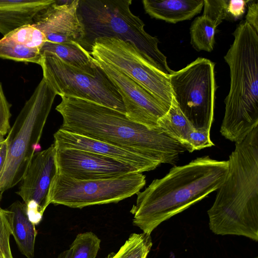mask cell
Here are the masks:
<instances>
[{
	"mask_svg": "<svg viewBox=\"0 0 258 258\" xmlns=\"http://www.w3.org/2000/svg\"><path fill=\"white\" fill-rule=\"evenodd\" d=\"M55 109L60 128L101 141L160 163L174 164L184 146L158 129L136 123L125 113L84 99L61 96Z\"/></svg>",
	"mask_w": 258,
	"mask_h": 258,
	"instance_id": "obj_1",
	"label": "cell"
},
{
	"mask_svg": "<svg viewBox=\"0 0 258 258\" xmlns=\"http://www.w3.org/2000/svg\"><path fill=\"white\" fill-rule=\"evenodd\" d=\"M228 161L209 156L175 166L163 177L155 179L137 195L131 213L133 224L151 235L162 223L217 190L223 181Z\"/></svg>",
	"mask_w": 258,
	"mask_h": 258,
	"instance_id": "obj_2",
	"label": "cell"
},
{
	"mask_svg": "<svg viewBox=\"0 0 258 258\" xmlns=\"http://www.w3.org/2000/svg\"><path fill=\"white\" fill-rule=\"evenodd\" d=\"M225 178L207 213L211 231L258 241V126L229 155Z\"/></svg>",
	"mask_w": 258,
	"mask_h": 258,
	"instance_id": "obj_3",
	"label": "cell"
},
{
	"mask_svg": "<svg viewBox=\"0 0 258 258\" xmlns=\"http://www.w3.org/2000/svg\"><path fill=\"white\" fill-rule=\"evenodd\" d=\"M233 35V42L224 56L230 86L220 131L238 143L258 126V33L243 21Z\"/></svg>",
	"mask_w": 258,
	"mask_h": 258,
	"instance_id": "obj_4",
	"label": "cell"
},
{
	"mask_svg": "<svg viewBox=\"0 0 258 258\" xmlns=\"http://www.w3.org/2000/svg\"><path fill=\"white\" fill-rule=\"evenodd\" d=\"M132 0H79L78 14L84 29L79 44L90 53L95 41L114 37L132 43L145 58L167 76L174 72L158 48V39L148 34L145 24L131 10Z\"/></svg>",
	"mask_w": 258,
	"mask_h": 258,
	"instance_id": "obj_5",
	"label": "cell"
},
{
	"mask_svg": "<svg viewBox=\"0 0 258 258\" xmlns=\"http://www.w3.org/2000/svg\"><path fill=\"white\" fill-rule=\"evenodd\" d=\"M56 94L43 78L26 102L6 138L8 152L0 175V193L13 187L25 175L39 142Z\"/></svg>",
	"mask_w": 258,
	"mask_h": 258,
	"instance_id": "obj_6",
	"label": "cell"
},
{
	"mask_svg": "<svg viewBox=\"0 0 258 258\" xmlns=\"http://www.w3.org/2000/svg\"><path fill=\"white\" fill-rule=\"evenodd\" d=\"M40 66L43 78L56 95L84 99L125 114L120 95L98 65L95 71L87 72L67 63L52 52L44 51Z\"/></svg>",
	"mask_w": 258,
	"mask_h": 258,
	"instance_id": "obj_7",
	"label": "cell"
},
{
	"mask_svg": "<svg viewBox=\"0 0 258 258\" xmlns=\"http://www.w3.org/2000/svg\"><path fill=\"white\" fill-rule=\"evenodd\" d=\"M146 182V176L138 172L93 180H79L56 173L51 183L49 203L79 209L116 203L137 194Z\"/></svg>",
	"mask_w": 258,
	"mask_h": 258,
	"instance_id": "obj_8",
	"label": "cell"
},
{
	"mask_svg": "<svg viewBox=\"0 0 258 258\" xmlns=\"http://www.w3.org/2000/svg\"><path fill=\"white\" fill-rule=\"evenodd\" d=\"M214 63L199 57L169 76L173 98L196 129L211 130L216 84Z\"/></svg>",
	"mask_w": 258,
	"mask_h": 258,
	"instance_id": "obj_9",
	"label": "cell"
},
{
	"mask_svg": "<svg viewBox=\"0 0 258 258\" xmlns=\"http://www.w3.org/2000/svg\"><path fill=\"white\" fill-rule=\"evenodd\" d=\"M90 54L127 75L169 108L173 98L169 77L150 64L132 43L114 37L98 38Z\"/></svg>",
	"mask_w": 258,
	"mask_h": 258,
	"instance_id": "obj_10",
	"label": "cell"
},
{
	"mask_svg": "<svg viewBox=\"0 0 258 258\" xmlns=\"http://www.w3.org/2000/svg\"><path fill=\"white\" fill-rule=\"evenodd\" d=\"M54 144L33 155L17 192L23 199L30 221L35 225L41 221L49 205L51 182L57 173Z\"/></svg>",
	"mask_w": 258,
	"mask_h": 258,
	"instance_id": "obj_11",
	"label": "cell"
},
{
	"mask_svg": "<svg viewBox=\"0 0 258 258\" xmlns=\"http://www.w3.org/2000/svg\"><path fill=\"white\" fill-rule=\"evenodd\" d=\"M94 60L120 95L127 117L150 129L159 130L157 122L169 109L123 72L101 60Z\"/></svg>",
	"mask_w": 258,
	"mask_h": 258,
	"instance_id": "obj_12",
	"label": "cell"
},
{
	"mask_svg": "<svg viewBox=\"0 0 258 258\" xmlns=\"http://www.w3.org/2000/svg\"><path fill=\"white\" fill-rule=\"evenodd\" d=\"M55 149L57 173L72 178L107 179L138 172L130 165L95 153L72 148Z\"/></svg>",
	"mask_w": 258,
	"mask_h": 258,
	"instance_id": "obj_13",
	"label": "cell"
},
{
	"mask_svg": "<svg viewBox=\"0 0 258 258\" xmlns=\"http://www.w3.org/2000/svg\"><path fill=\"white\" fill-rule=\"evenodd\" d=\"M79 0L56 1L34 25L45 35L46 41L80 43L84 29L78 14Z\"/></svg>",
	"mask_w": 258,
	"mask_h": 258,
	"instance_id": "obj_14",
	"label": "cell"
},
{
	"mask_svg": "<svg viewBox=\"0 0 258 258\" xmlns=\"http://www.w3.org/2000/svg\"><path fill=\"white\" fill-rule=\"evenodd\" d=\"M53 137L56 148L79 149L112 158L131 165L140 173L153 170L161 164L118 147L60 128Z\"/></svg>",
	"mask_w": 258,
	"mask_h": 258,
	"instance_id": "obj_15",
	"label": "cell"
},
{
	"mask_svg": "<svg viewBox=\"0 0 258 258\" xmlns=\"http://www.w3.org/2000/svg\"><path fill=\"white\" fill-rule=\"evenodd\" d=\"M55 0H0V33L4 36L34 25Z\"/></svg>",
	"mask_w": 258,
	"mask_h": 258,
	"instance_id": "obj_16",
	"label": "cell"
},
{
	"mask_svg": "<svg viewBox=\"0 0 258 258\" xmlns=\"http://www.w3.org/2000/svg\"><path fill=\"white\" fill-rule=\"evenodd\" d=\"M142 3L151 17L174 24L192 19L204 6V0H143Z\"/></svg>",
	"mask_w": 258,
	"mask_h": 258,
	"instance_id": "obj_17",
	"label": "cell"
},
{
	"mask_svg": "<svg viewBox=\"0 0 258 258\" xmlns=\"http://www.w3.org/2000/svg\"><path fill=\"white\" fill-rule=\"evenodd\" d=\"M8 209L11 212L12 235L18 247L27 258H33L37 231L29 218L26 206L17 201Z\"/></svg>",
	"mask_w": 258,
	"mask_h": 258,
	"instance_id": "obj_18",
	"label": "cell"
},
{
	"mask_svg": "<svg viewBox=\"0 0 258 258\" xmlns=\"http://www.w3.org/2000/svg\"><path fill=\"white\" fill-rule=\"evenodd\" d=\"M44 51L52 52L67 63L87 72H93L98 67L90 53L76 42L55 43L46 41L41 49V54Z\"/></svg>",
	"mask_w": 258,
	"mask_h": 258,
	"instance_id": "obj_19",
	"label": "cell"
},
{
	"mask_svg": "<svg viewBox=\"0 0 258 258\" xmlns=\"http://www.w3.org/2000/svg\"><path fill=\"white\" fill-rule=\"evenodd\" d=\"M157 125L160 130L180 143L185 148L188 136L195 128L173 98L168 110L158 120Z\"/></svg>",
	"mask_w": 258,
	"mask_h": 258,
	"instance_id": "obj_20",
	"label": "cell"
},
{
	"mask_svg": "<svg viewBox=\"0 0 258 258\" xmlns=\"http://www.w3.org/2000/svg\"><path fill=\"white\" fill-rule=\"evenodd\" d=\"M217 27L213 21L205 16L196 18L190 27V43L195 49L212 51Z\"/></svg>",
	"mask_w": 258,
	"mask_h": 258,
	"instance_id": "obj_21",
	"label": "cell"
},
{
	"mask_svg": "<svg viewBox=\"0 0 258 258\" xmlns=\"http://www.w3.org/2000/svg\"><path fill=\"white\" fill-rule=\"evenodd\" d=\"M0 57L16 61L33 62L40 65L42 54L38 49L31 48L4 36L0 39Z\"/></svg>",
	"mask_w": 258,
	"mask_h": 258,
	"instance_id": "obj_22",
	"label": "cell"
},
{
	"mask_svg": "<svg viewBox=\"0 0 258 258\" xmlns=\"http://www.w3.org/2000/svg\"><path fill=\"white\" fill-rule=\"evenodd\" d=\"M152 246L151 235L133 233L117 251V258H147Z\"/></svg>",
	"mask_w": 258,
	"mask_h": 258,
	"instance_id": "obj_23",
	"label": "cell"
},
{
	"mask_svg": "<svg viewBox=\"0 0 258 258\" xmlns=\"http://www.w3.org/2000/svg\"><path fill=\"white\" fill-rule=\"evenodd\" d=\"M101 240L93 232L78 234L70 246L71 258H96Z\"/></svg>",
	"mask_w": 258,
	"mask_h": 258,
	"instance_id": "obj_24",
	"label": "cell"
},
{
	"mask_svg": "<svg viewBox=\"0 0 258 258\" xmlns=\"http://www.w3.org/2000/svg\"><path fill=\"white\" fill-rule=\"evenodd\" d=\"M5 36L40 52L46 41L44 34L33 25L19 28Z\"/></svg>",
	"mask_w": 258,
	"mask_h": 258,
	"instance_id": "obj_25",
	"label": "cell"
},
{
	"mask_svg": "<svg viewBox=\"0 0 258 258\" xmlns=\"http://www.w3.org/2000/svg\"><path fill=\"white\" fill-rule=\"evenodd\" d=\"M10 211L0 207V258H13L10 243Z\"/></svg>",
	"mask_w": 258,
	"mask_h": 258,
	"instance_id": "obj_26",
	"label": "cell"
},
{
	"mask_svg": "<svg viewBox=\"0 0 258 258\" xmlns=\"http://www.w3.org/2000/svg\"><path fill=\"white\" fill-rule=\"evenodd\" d=\"M228 0H204L205 16L218 26L223 20H230L228 11Z\"/></svg>",
	"mask_w": 258,
	"mask_h": 258,
	"instance_id": "obj_27",
	"label": "cell"
},
{
	"mask_svg": "<svg viewBox=\"0 0 258 258\" xmlns=\"http://www.w3.org/2000/svg\"><path fill=\"white\" fill-rule=\"evenodd\" d=\"M214 145L211 140L210 131L206 129L194 128L189 134L186 151L192 152Z\"/></svg>",
	"mask_w": 258,
	"mask_h": 258,
	"instance_id": "obj_28",
	"label": "cell"
},
{
	"mask_svg": "<svg viewBox=\"0 0 258 258\" xmlns=\"http://www.w3.org/2000/svg\"><path fill=\"white\" fill-rule=\"evenodd\" d=\"M9 103L5 95L2 85L0 82V136L4 137L11 128L10 119L11 116Z\"/></svg>",
	"mask_w": 258,
	"mask_h": 258,
	"instance_id": "obj_29",
	"label": "cell"
},
{
	"mask_svg": "<svg viewBox=\"0 0 258 258\" xmlns=\"http://www.w3.org/2000/svg\"><path fill=\"white\" fill-rule=\"evenodd\" d=\"M248 2L249 1L243 0H228V11L230 20H236L242 16Z\"/></svg>",
	"mask_w": 258,
	"mask_h": 258,
	"instance_id": "obj_30",
	"label": "cell"
},
{
	"mask_svg": "<svg viewBox=\"0 0 258 258\" xmlns=\"http://www.w3.org/2000/svg\"><path fill=\"white\" fill-rule=\"evenodd\" d=\"M248 10L245 22L258 33V3L257 1H249Z\"/></svg>",
	"mask_w": 258,
	"mask_h": 258,
	"instance_id": "obj_31",
	"label": "cell"
},
{
	"mask_svg": "<svg viewBox=\"0 0 258 258\" xmlns=\"http://www.w3.org/2000/svg\"><path fill=\"white\" fill-rule=\"evenodd\" d=\"M8 147L6 138L0 136V175L3 170L7 157Z\"/></svg>",
	"mask_w": 258,
	"mask_h": 258,
	"instance_id": "obj_32",
	"label": "cell"
},
{
	"mask_svg": "<svg viewBox=\"0 0 258 258\" xmlns=\"http://www.w3.org/2000/svg\"><path fill=\"white\" fill-rule=\"evenodd\" d=\"M71 250L69 248L68 249L65 250L61 252L57 258H71Z\"/></svg>",
	"mask_w": 258,
	"mask_h": 258,
	"instance_id": "obj_33",
	"label": "cell"
},
{
	"mask_svg": "<svg viewBox=\"0 0 258 258\" xmlns=\"http://www.w3.org/2000/svg\"><path fill=\"white\" fill-rule=\"evenodd\" d=\"M117 252H111L105 258H117Z\"/></svg>",
	"mask_w": 258,
	"mask_h": 258,
	"instance_id": "obj_34",
	"label": "cell"
},
{
	"mask_svg": "<svg viewBox=\"0 0 258 258\" xmlns=\"http://www.w3.org/2000/svg\"><path fill=\"white\" fill-rule=\"evenodd\" d=\"M255 258H258L257 257H256Z\"/></svg>",
	"mask_w": 258,
	"mask_h": 258,
	"instance_id": "obj_35",
	"label": "cell"
}]
</instances>
